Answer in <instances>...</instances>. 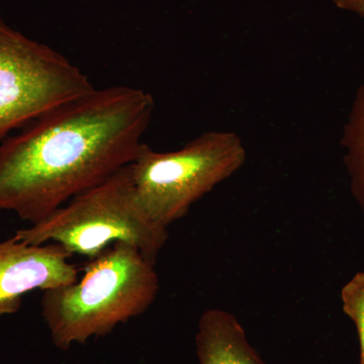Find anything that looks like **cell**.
Masks as SVG:
<instances>
[{
  "instance_id": "cell-1",
  "label": "cell",
  "mask_w": 364,
  "mask_h": 364,
  "mask_svg": "<svg viewBox=\"0 0 364 364\" xmlns=\"http://www.w3.org/2000/svg\"><path fill=\"white\" fill-rule=\"evenodd\" d=\"M155 100L131 86L93 88L0 145V210L37 224L134 161Z\"/></svg>"
},
{
  "instance_id": "cell-2",
  "label": "cell",
  "mask_w": 364,
  "mask_h": 364,
  "mask_svg": "<svg viewBox=\"0 0 364 364\" xmlns=\"http://www.w3.org/2000/svg\"><path fill=\"white\" fill-rule=\"evenodd\" d=\"M159 291L154 261L117 242L86 264L73 284L44 291L41 306L53 343L67 351L145 313Z\"/></svg>"
},
{
  "instance_id": "cell-3",
  "label": "cell",
  "mask_w": 364,
  "mask_h": 364,
  "mask_svg": "<svg viewBox=\"0 0 364 364\" xmlns=\"http://www.w3.org/2000/svg\"><path fill=\"white\" fill-rule=\"evenodd\" d=\"M14 237L28 245L60 244L71 254L88 259L117 242H124L156 262L169 233L168 229L151 221L139 205L128 165L43 221L18 230Z\"/></svg>"
},
{
  "instance_id": "cell-4",
  "label": "cell",
  "mask_w": 364,
  "mask_h": 364,
  "mask_svg": "<svg viewBox=\"0 0 364 364\" xmlns=\"http://www.w3.org/2000/svg\"><path fill=\"white\" fill-rule=\"evenodd\" d=\"M246 157L243 141L230 131L205 132L173 152H157L142 143L130 164L136 200L151 221L168 229L236 173Z\"/></svg>"
},
{
  "instance_id": "cell-5",
  "label": "cell",
  "mask_w": 364,
  "mask_h": 364,
  "mask_svg": "<svg viewBox=\"0 0 364 364\" xmlns=\"http://www.w3.org/2000/svg\"><path fill=\"white\" fill-rule=\"evenodd\" d=\"M93 88L65 56L0 18V138Z\"/></svg>"
},
{
  "instance_id": "cell-6",
  "label": "cell",
  "mask_w": 364,
  "mask_h": 364,
  "mask_svg": "<svg viewBox=\"0 0 364 364\" xmlns=\"http://www.w3.org/2000/svg\"><path fill=\"white\" fill-rule=\"evenodd\" d=\"M72 255L57 243L28 245L14 236L0 242V318L18 312L26 294L77 282Z\"/></svg>"
},
{
  "instance_id": "cell-7",
  "label": "cell",
  "mask_w": 364,
  "mask_h": 364,
  "mask_svg": "<svg viewBox=\"0 0 364 364\" xmlns=\"http://www.w3.org/2000/svg\"><path fill=\"white\" fill-rule=\"evenodd\" d=\"M196 348L200 364H267L249 343L238 318L223 309H208L202 314Z\"/></svg>"
},
{
  "instance_id": "cell-8",
  "label": "cell",
  "mask_w": 364,
  "mask_h": 364,
  "mask_svg": "<svg viewBox=\"0 0 364 364\" xmlns=\"http://www.w3.org/2000/svg\"><path fill=\"white\" fill-rule=\"evenodd\" d=\"M341 146L352 196L364 219V81L354 95L342 131Z\"/></svg>"
},
{
  "instance_id": "cell-9",
  "label": "cell",
  "mask_w": 364,
  "mask_h": 364,
  "mask_svg": "<svg viewBox=\"0 0 364 364\" xmlns=\"http://www.w3.org/2000/svg\"><path fill=\"white\" fill-rule=\"evenodd\" d=\"M342 311L347 316L358 332L360 364H364V272L355 273L340 291Z\"/></svg>"
},
{
  "instance_id": "cell-10",
  "label": "cell",
  "mask_w": 364,
  "mask_h": 364,
  "mask_svg": "<svg viewBox=\"0 0 364 364\" xmlns=\"http://www.w3.org/2000/svg\"><path fill=\"white\" fill-rule=\"evenodd\" d=\"M337 9L364 18V0H332Z\"/></svg>"
}]
</instances>
